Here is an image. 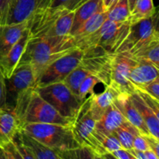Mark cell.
I'll use <instances>...</instances> for the list:
<instances>
[{"label":"cell","mask_w":159,"mask_h":159,"mask_svg":"<svg viewBox=\"0 0 159 159\" xmlns=\"http://www.w3.org/2000/svg\"><path fill=\"white\" fill-rule=\"evenodd\" d=\"M74 48H76L75 42L71 35L29 39L18 65H30L37 80L50 64Z\"/></svg>","instance_id":"1"},{"label":"cell","mask_w":159,"mask_h":159,"mask_svg":"<svg viewBox=\"0 0 159 159\" xmlns=\"http://www.w3.org/2000/svg\"><path fill=\"white\" fill-rule=\"evenodd\" d=\"M20 128L26 124L46 123L71 125L72 120L61 116L49 102H47L32 88L20 93L12 105Z\"/></svg>","instance_id":"2"},{"label":"cell","mask_w":159,"mask_h":159,"mask_svg":"<svg viewBox=\"0 0 159 159\" xmlns=\"http://www.w3.org/2000/svg\"><path fill=\"white\" fill-rule=\"evenodd\" d=\"M75 10L50 6L28 20L30 40L70 35Z\"/></svg>","instance_id":"3"},{"label":"cell","mask_w":159,"mask_h":159,"mask_svg":"<svg viewBox=\"0 0 159 159\" xmlns=\"http://www.w3.org/2000/svg\"><path fill=\"white\" fill-rule=\"evenodd\" d=\"M20 130L53 150L65 153L67 159H71L73 151L82 148L75 138L71 125L31 123L23 125Z\"/></svg>","instance_id":"4"},{"label":"cell","mask_w":159,"mask_h":159,"mask_svg":"<svg viewBox=\"0 0 159 159\" xmlns=\"http://www.w3.org/2000/svg\"><path fill=\"white\" fill-rule=\"evenodd\" d=\"M130 29V23H116L107 19L94 34L77 42L76 48L85 51L98 47L107 52L115 54L127 38Z\"/></svg>","instance_id":"5"},{"label":"cell","mask_w":159,"mask_h":159,"mask_svg":"<svg viewBox=\"0 0 159 159\" xmlns=\"http://www.w3.org/2000/svg\"><path fill=\"white\" fill-rule=\"evenodd\" d=\"M36 89L61 116L68 119L74 118L82 102L63 82L37 86Z\"/></svg>","instance_id":"6"},{"label":"cell","mask_w":159,"mask_h":159,"mask_svg":"<svg viewBox=\"0 0 159 159\" xmlns=\"http://www.w3.org/2000/svg\"><path fill=\"white\" fill-rule=\"evenodd\" d=\"M84 51L80 48H74L64 55L61 56L50 64L39 75L37 86L62 82L82 60Z\"/></svg>","instance_id":"7"},{"label":"cell","mask_w":159,"mask_h":159,"mask_svg":"<svg viewBox=\"0 0 159 159\" xmlns=\"http://www.w3.org/2000/svg\"><path fill=\"white\" fill-rule=\"evenodd\" d=\"M158 12L150 18L130 24V32L118 51L119 52H132L142 45L159 38Z\"/></svg>","instance_id":"8"},{"label":"cell","mask_w":159,"mask_h":159,"mask_svg":"<svg viewBox=\"0 0 159 159\" xmlns=\"http://www.w3.org/2000/svg\"><path fill=\"white\" fill-rule=\"evenodd\" d=\"M134 59L128 52L115 53L112 61L110 82L121 93L135 92V88L130 80V71Z\"/></svg>","instance_id":"9"},{"label":"cell","mask_w":159,"mask_h":159,"mask_svg":"<svg viewBox=\"0 0 159 159\" xmlns=\"http://www.w3.org/2000/svg\"><path fill=\"white\" fill-rule=\"evenodd\" d=\"M96 119L90 110L89 96L82 102L71 124L75 138L82 148H86L90 138L96 130Z\"/></svg>","instance_id":"10"},{"label":"cell","mask_w":159,"mask_h":159,"mask_svg":"<svg viewBox=\"0 0 159 159\" xmlns=\"http://www.w3.org/2000/svg\"><path fill=\"white\" fill-rule=\"evenodd\" d=\"M53 0H15L4 24L18 23L50 7Z\"/></svg>","instance_id":"11"},{"label":"cell","mask_w":159,"mask_h":159,"mask_svg":"<svg viewBox=\"0 0 159 159\" xmlns=\"http://www.w3.org/2000/svg\"><path fill=\"white\" fill-rule=\"evenodd\" d=\"M6 90L13 96V100L20 93L37 87V79L32 67L29 64H21L16 68L10 78L6 79Z\"/></svg>","instance_id":"12"},{"label":"cell","mask_w":159,"mask_h":159,"mask_svg":"<svg viewBox=\"0 0 159 159\" xmlns=\"http://www.w3.org/2000/svg\"><path fill=\"white\" fill-rule=\"evenodd\" d=\"M20 130V126L13 107L8 104L0 107V147L13 141Z\"/></svg>","instance_id":"13"},{"label":"cell","mask_w":159,"mask_h":159,"mask_svg":"<svg viewBox=\"0 0 159 159\" xmlns=\"http://www.w3.org/2000/svg\"><path fill=\"white\" fill-rule=\"evenodd\" d=\"M16 137L32 154L34 159H67L65 153L53 150L23 130H20Z\"/></svg>","instance_id":"14"},{"label":"cell","mask_w":159,"mask_h":159,"mask_svg":"<svg viewBox=\"0 0 159 159\" xmlns=\"http://www.w3.org/2000/svg\"><path fill=\"white\" fill-rule=\"evenodd\" d=\"M29 30L28 28L16 43L8 51V52L0 57V68L6 79H9L16 68L20 58L25 51L26 44L29 41Z\"/></svg>","instance_id":"15"},{"label":"cell","mask_w":159,"mask_h":159,"mask_svg":"<svg viewBox=\"0 0 159 159\" xmlns=\"http://www.w3.org/2000/svg\"><path fill=\"white\" fill-rule=\"evenodd\" d=\"M114 105L130 124L136 127L142 135H151L139 112L129 97V94L120 93L114 101Z\"/></svg>","instance_id":"16"},{"label":"cell","mask_w":159,"mask_h":159,"mask_svg":"<svg viewBox=\"0 0 159 159\" xmlns=\"http://www.w3.org/2000/svg\"><path fill=\"white\" fill-rule=\"evenodd\" d=\"M120 92L112 84L106 85L105 89L100 93L90 95V110L93 117L97 121L106 110L114 102Z\"/></svg>","instance_id":"17"},{"label":"cell","mask_w":159,"mask_h":159,"mask_svg":"<svg viewBox=\"0 0 159 159\" xmlns=\"http://www.w3.org/2000/svg\"><path fill=\"white\" fill-rule=\"evenodd\" d=\"M28 28V20L18 23L0 24V57L4 56Z\"/></svg>","instance_id":"18"},{"label":"cell","mask_w":159,"mask_h":159,"mask_svg":"<svg viewBox=\"0 0 159 159\" xmlns=\"http://www.w3.org/2000/svg\"><path fill=\"white\" fill-rule=\"evenodd\" d=\"M158 78V68L148 62L135 61L130 71V80L135 90Z\"/></svg>","instance_id":"19"},{"label":"cell","mask_w":159,"mask_h":159,"mask_svg":"<svg viewBox=\"0 0 159 159\" xmlns=\"http://www.w3.org/2000/svg\"><path fill=\"white\" fill-rule=\"evenodd\" d=\"M125 121H127V120L114 103H113L96 121V129L104 134H112L113 132L120 127Z\"/></svg>","instance_id":"20"},{"label":"cell","mask_w":159,"mask_h":159,"mask_svg":"<svg viewBox=\"0 0 159 159\" xmlns=\"http://www.w3.org/2000/svg\"><path fill=\"white\" fill-rule=\"evenodd\" d=\"M130 100L139 112L151 135L159 139V117L148 107L136 91L129 94Z\"/></svg>","instance_id":"21"},{"label":"cell","mask_w":159,"mask_h":159,"mask_svg":"<svg viewBox=\"0 0 159 159\" xmlns=\"http://www.w3.org/2000/svg\"><path fill=\"white\" fill-rule=\"evenodd\" d=\"M105 10L107 9L104 8L102 0H85L79 7L75 9L74 20L70 35L93 15Z\"/></svg>","instance_id":"22"},{"label":"cell","mask_w":159,"mask_h":159,"mask_svg":"<svg viewBox=\"0 0 159 159\" xmlns=\"http://www.w3.org/2000/svg\"><path fill=\"white\" fill-rule=\"evenodd\" d=\"M107 10L97 12L73 32L71 36L73 37L75 43L97 31L107 20Z\"/></svg>","instance_id":"23"},{"label":"cell","mask_w":159,"mask_h":159,"mask_svg":"<svg viewBox=\"0 0 159 159\" xmlns=\"http://www.w3.org/2000/svg\"><path fill=\"white\" fill-rule=\"evenodd\" d=\"M135 61L148 62L157 68L159 66V38L142 45L135 51L128 52Z\"/></svg>","instance_id":"24"},{"label":"cell","mask_w":159,"mask_h":159,"mask_svg":"<svg viewBox=\"0 0 159 159\" xmlns=\"http://www.w3.org/2000/svg\"><path fill=\"white\" fill-rule=\"evenodd\" d=\"M157 12L158 11L154 5L153 0H138L133 10L130 12V24L150 18Z\"/></svg>","instance_id":"25"},{"label":"cell","mask_w":159,"mask_h":159,"mask_svg":"<svg viewBox=\"0 0 159 159\" xmlns=\"http://www.w3.org/2000/svg\"><path fill=\"white\" fill-rule=\"evenodd\" d=\"M140 134L138 129L127 120L116 129L112 134L117 138L123 148L130 150L133 148V141L135 136Z\"/></svg>","instance_id":"26"},{"label":"cell","mask_w":159,"mask_h":159,"mask_svg":"<svg viewBox=\"0 0 159 159\" xmlns=\"http://www.w3.org/2000/svg\"><path fill=\"white\" fill-rule=\"evenodd\" d=\"M107 19L116 23H130V10L128 0H117L107 10Z\"/></svg>","instance_id":"27"},{"label":"cell","mask_w":159,"mask_h":159,"mask_svg":"<svg viewBox=\"0 0 159 159\" xmlns=\"http://www.w3.org/2000/svg\"><path fill=\"white\" fill-rule=\"evenodd\" d=\"M89 75H90L89 72L80 63L62 82L77 96L78 90L81 83Z\"/></svg>","instance_id":"28"},{"label":"cell","mask_w":159,"mask_h":159,"mask_svg":"<svg viewBox=\"0 0 159 159\" xmlns=\"http://www.w3.org/2000/svg\"><path fill=\"white\" fill-rule=\"evenodd\" d=\"M99 83H102L99 78L94 75H89L81 83L78 90L77 97L81 102H83L90 95L95 93L94 89L96 85Z\"/></svg>","instance_id":"29"},{"label":"cell","mask_w":159,"mask_h":159,"mask_svg":"<svg viewBox=\"0 0 159 159\" xmlns=\"http://www.w3.org/2000/svg\"><path fill=\"white\" fill-rule=\"evenodd\" d=\"M135 91L139 94V96H141L144 103L148 106V107L151 109L153 111V113L159 117V100H157L155 98L151 96L150 95L147 94L142 91H140V90H135Z\"/></svg>","instance_id":"30"},{"label":"cell","mask_w":159,"mask_h":159,"mask_svg":"<svg viewBox=\"0 0 159 159\" xmlns=\"http://www.w3.org/2000/svg\"><path fill=\"white\" fill-rule=\"evenodd\" d=\"M136 90L144 92V93L150 95L157 100H159V78H157L155 80L148 82L141 88L137 89Z\"/></svg>","instance_id":"31"},{"label":"cell","mask_w":159,"mask_h":159,"mask_svg":"<svg viewBox=\"0 0 159 159\" xmlns=\"http://www.w3.org/2000/svg\"><path fill=\"white\" fill-rule=\"evenodd\" d=\"M15 0H0V24H4Z\"/></svg>","instance_id":"32"},{"label":"cell","mask_w":159,"mask_h":159,"mask_svg":"<svg viewBox=\"0 0 159 159\" xmlns=\"http://www.w3.org/2000/svg\"><path fill=\"white\" fill-rule=\"evenodd\" d=\"M104 158H115V159H135L134 157L133 156L131 153H130V150H127L125 148H120L119 149L113 151V152H110V153L107 154L105 156L103 157Z\"/></svg>","instance_id":"33"},{"label":"cell","mask_w":159,"mask_h":159,"mask_svg":"<svg viewBox=\"0 0 159 159\" xmlns=\"http://www.w3.org/2000/svg\"><path fill=\"white\" fill-rule=\"evenodd\" d=\"M85 1V0H53L51 6H63L67 9L75 10Z\"/></svg>","instance_id":"34"},{"label":"cell","mask_w":159,"mask_h":159,"mask_svg":"<svg viewBox=\"0 0 159 159\" xmlns=\"http://www.w3.org/2000/svg\"><path fill=\"white\" fill-rule=\"evenodd\" d=\"M7 105V90L6 79L0 68V107Z\"/></svg>","instance_id":"35"},{"label":"cell","mask_w":159,"mask_h":159,"mask_svg":"<svg viewBox=\"0 0 159 159\" xmlns=\"http://www.w3.org/2000/svg\"><path fill=\"white\" fill-rule=\"evenodd\" d=\"M132 148L136 149V150L143 151L145 152L147 150H150L149 149L148 143L147 140H146L145 137L142 134H138L135 136L134 139L133 141V148Z\"/></svg>","instance_id":"36"},{"label":"cell","mask_w":159,"mask_h":159,"mask_svg":"<svg viewBox=\"0 0 159 159\" xmlns=\"http://www.w3.org/2000/svg\"><path fill=\"white\" fill-rule=\"evenodd\" d=\"M148 143L149 149L159 157V139L155 138L152 135H144Z\"/></svg>","instance_id":"37"},{"label":"cell","mask_w":159,"mask_h":159,"mask_svg":"<svg viewBox=\"0 0 159 159\" xmlns=\"http://www.w3.org/2000/svg\"><path fill=\"white\" fill-rule=\"evenodd\" d=\"M117 0H102V3H103L104 8H105L107 10H108L113 4L116 3V2Z\"/></svg>","instance_id":"38"},{"label":"cell","mask_w":159,"mask_h":159,"mask_svg":"<svg viewBox=\"0 0 159 159\" xmlns=\"http://www.w3.org/2000/svg\"><path fill=\"white\" fill-rule=\"evenodd\" d=\"M137 1L138 0H128V3H129V7H130V10L131 12L133 10L135 4H136Z\"/></svg>","instance_id":"39"}]
</instances>
